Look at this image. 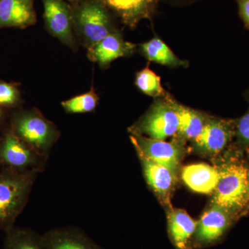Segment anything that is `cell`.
<instances>
[{"label":"cell","instance_id":"1","mask_svg":"<svg viewBox=\"0 0 249 249\" xmlns=\"http://www.w3.org/2000/svg\"><path fill=\"white\" fill-rule=\"evenodd\" d=\"M38 173L0 168V230L15 226L27 205Z\"/></svg>","mask_w":249,"mask_h":249},{"label":"cell","instance_id":"2","mask_svg":"<svg viewBox=\"0 0 249 249\" xmlns=\"http://www.w3.org/2000/svg\"><path fill=\"white\" fill-rule=\"evenodd\" d=\"M71 8L77 38L87 50L119 31L114 16L98 0H83Z\"/></svg>","mask_w":249,"mask_h":249},{"label":"cell","instance_id":"3","mask_svg":"<svg viewBox=\"0 0 249 249\" xmlns=\"http://www.w3.org/2000/svg\"><path fill=\"white\" fill-rule=\"evenodd\" d=\"M11 129L47 160L60 137V132L56 125L46 119L37 109H27L15 114L11 121Z\"/></svg>","mask_w":249,"mask_h":249},{"label":"cell","instance_id":"4","mask_svg":"<svg viewBox=\"0 0 249 249\" xmlns=\"http://www.w3.org/2000/svg\"><path fill=\"white\" fill-rule=\"evenodd\" d=\"M219 170L220 178L213 192V204L235 213L249 201V170L237 163H229Z\"/></svg>","mask_w":249,"mask_h":249},{"label":"cell","instance_id":"5","mask_svg":"<svg viewBox=\"0 0 249 249\" xmlns=\"http://www.w3.org/2000/svg\"><path fill=\"white\" fill-rule=\"evenodd\" d=\"M47 160L11 129L0 138V168L39 174L45 170Z\"/></svg>","mask_w":249,"mask_h":249},{"label":"cell","instance_id":"6","mask_svg":"<svg viewBox=\"0 0 249 249\" xmlns=\"http://www.w3.org/2000/svg\"><path fill=\"white\" fill-rule=\"evenodd\" d=\"M178 114L166 94L162 99L156 100L146 114L129 130L132 134L165 140L178 134Z\"/></svg>","mask_w":249,"mask_h":249},{"label":"cell","instance_id":"7","mask_svg":"<svg viewBox=\"0 0 249 249\" xmlns=\"http://www.w3.org/2000/svg\"><path fill=\"white\" fill-rule=\"evenodd\" d=\"M44 7L45 27L51 35L73 51L78 50L71 5L65 0H41Z\"/></svg>","mask_w":249,"mask_h":249},{"label":"cell","instance_id":"8","mask_svg":"<svg viewBox=\"0 0 249 249\" xmlns=\"http://www.w3.org/2000/svg\"><path fill=\"white\" fill-rule=\"evenodd\" d=\"M130 139L136 150L177 175L181 155L179 142H168L139 134H132Z\"/></svg>","mask_w":249,"mask_h":249},{"label":"cell","instance_id":"9","mask_svg":"<svg viewBox=\"0 0 249 249\" xmlns=\"http://www.w3.org/2000/svg\"><path fill=\"white\" fill-rule=\"evenodd\" d=\"M126 27L134 29L143 19L152 21L159 0H98Z\"/></svg>","mask_w":249,"mask_h":249},{"label":"cell","instance_id":"10","mask_svg":"<svg viewBox=\"0 0 249 249\" xmlns=\"http://www.w3.org/2000/svg\"><path fill=\"white\" fill-rule=\"evenodd\" d=\"M232 214L213 204L196 222L195 243L198 247L213 245L222 238L231 226Z\"/></svg>","mask_w":249,"mask_h":249},{"label":"cell","instance_id":"11","mask_svg":"<svg viewBox=\"0 0 249 249\" xmlns=\"http://www.w3.org/2000/svg\"><path fill=\"white\" fill-rule=\"evenodd\" d=\"M235 133L231 121L209 119L202 132L193 142L199 152L206 155H217L226 148Z\"/></svg>","mask_w":249,"mask_h":249},{"label":"cell","instance_id":"12","mask_svg":"<svg viewBox=\"0 0 249 249\" xmlns=\"http://www.w3.org/2000/svg\"><path fill=\"white\" fill-rule=\"evenodd\" d=\"M45 249H106L74 226L55 228L41 235Z\"/></svg>","mask_w":249,"mask_h":249},{"label":"cell","instance_id":"13","mask_svg":"<svg viewBox=\"0 0 249 249\" xmlns=\"http://www.w3.org/2000/svg\"><path fill=\"white\" fill-rule=\"evenodd\" d=\"M137 46L124 40L119 31L109 34L96 45L88 49V57L106 69L116 59L133 55Z\"/></svg>","mask_w":249,"mask_h":249},{"label":"cell","instance_id":"14","mask_svg":"<svg viewBox=\"0 0 249 249\" xmlns=\"http://www.w3.org/2000/svg\"><path fill=\"white\" fill-rule=\"evenodd\" d=\"M181 178L192 191L210 194L213 193L217 186L220 170L206 163H195L183 168Z\"/></svg>","mask_w":249,"mask_h":249},{"label":"cell","instance_id":"15","mask_svg":"<svg viewBox=\"0 0 249 249\" xmlns=\"http://www.w3.org/2000/svg\"><path fill=\"white\" fill-rule=\"evenodd\" d=\"M34 3L24 0H0V28H26L36 22Z\"/></svg>","mask_w":249,"mask_h":249},{"label":"cell","instance_id":"16","mask_svg":"<svg viewBox=\"0 0 249 249\" xmlns=\"http://www.w3.org/2000/svg\"><path fill=\"white\" fill-rule=\"evenodd\" d=\"M137 152L149 186L160 198L168 200L175 186L176 175L168 168L149 160L139 150Z\"/></svg>","mask_w":249,"mask_h":249},{"label":"cell","instance_id":"17","mask_svg":"<svg viewBox=\"0 0 249 249\" xmlns=\"http://www.w3.org/2000/svg\"><path fill=\"white\" fill-rule=\"evenodd\" d=\"M168 232L177 249H189L196 222L182 210H173L168 216Z\"/></svg>","mask_w":249,"mask_h":249},{"label":"cell","instance_id":"18","mask_svg":"<svg viewBox=\"0 0 249 249\" xmlns=\"http://www.w3.org/2000/svg\"><path fill=\"white\" fill-rule=\"evenodd\" d=\"M167 98L178 114V135L181 139L194 141L202 132L209 118L199 111L182 106L168 95Z\"/></svg>","mask_w":249,"mask_h":249},{"label":"cell","instance_id":"19","mask_svg":"<svg viewBox=\"0 0 249 249\" xmlns=\"http://www.w3.org/2000/svg\"><path fill=\"white\" fill-rule=\"evenodd\" d=\"M142 55L149 61L169 67H187L188 63L178 58L163 40L154 37L139 47Z\"/></svg>","mask_w":249,"mask_h":249},{"label":"cell","instance_id":"20","mask_svg":"<svg viewBox=\"0 0 249 249\" xmlns=\"http://www.w3.org/2000/svg\"><path fill=\"white\" fill-rule=\"evenodd\" d=\"M4 232L3 249H45L41 235L32 229L14 226Z\"/></svg>","mask_w":249,"mask_h":249},{"label":"cell","instance_id":"21","mask_svg":"<svg viewBox=\"0 0 249 249\" xmlns=\"http://www.w3.org/2000/svg\"><path fill=\"white\" fill-rule=\"evenodd\" d=\"M99 98L93 88L88 92L62 101V107L69 114H84L94 111Z\"/></svg>","mask_w":249,"mask_h":249},{"label":"cell","instance_id":"22","mask_svg":"<svg viewBox=\"0 0 249 249\" xmlns=\"http://www.w3.org/2000/svg\"><path fill=\"white\" fill-rule=\"evenodd\" d=\"M135 85L142 92L152 97H164L166 95L160 83V77L148 67L137 72Z\"/></svg>","mask_w":249,"mask_h":249},{"label":"cell","instance_id":"23","mask_svg":"<svg viewBox=\"0 0 249 249\" xmlns=\"http://www.w3.org/2000/svg\"><path fill=\"white\" fill-rule=\"evenodd\" d=\"M19 100V93L14 85L0 81V107H14Z\"/></svg>","mask_w":249,"mask_h":249},{"label":"cell","instance_id":"24","mask_svg":"<svg viewBox=\"0 0 249 249\" xmlns=\"http://www.w3.org/2000/svg\"><path fill=\"white\" fill-rule=\"evenodd\" d=\"M235 133L240 142L249 148V109L237 123Z\"/></svg>","mask_w":249,"mask_h":249},{"label":"cell","instance_id":"25","mask_svg":"<svg viewBox=\"0 0 249 249\" xmlns=\"http://www.w3.org/2000/svg\"><path fill=\"white\" fill-rule=\"evenodd\" d=\"M236 1L241 19L245 27L249 29V0H236Z\"/></svg>","mask_w":249,"mask_h":249},{"label":"cell","instance_id":"26","mask_svg":"<svg viewBox=\"0 0 249 249\" xmlns=\"http://www.w3.org/2000/svg\"><path fill=\"white\" fill-rule=\"evenodd\" d=\"M163 1L174 6H185V5L193 4L199 0H163Z\"/></svg>","mask_w":249,"mask_h":249},{"label":"cell","instance_id":"27","mask_svg":"<svg viewBox=\"0 0 249 249\" xmlns=\"http://www.w3.org/2000/svg\"><path fill=\"white\" fill-rule=\"evenodd\" d=\"M69 1H70L71 5H76L78 4V3H80V1H83V0H69Z\"/></svg>","mask_w":249,"mask_h":249},{"label":"cell","instance_id":"28","mask_svg":"<svg viewBox=\"0 0 249 249\" xmlns=\"http://www.w3.org/2000/svg\"><path fill=\"white\" fill-rule=\"evenodd\" d=\"M1 116H2V111H1V107H0V121H1Z\"/></svg>","mask_w":249,"mask_h":249},{"label":"cell","instance_id":"29","mask_svg":"<svg viewBox=\"0 0 249 249\" xmlns=\"http://www.w3.org/2000/svg\"><path fill=\"white\" fill-rule=\"evenodd\" d=\"M24 1H29V2L34 3V0H24Z\"/></svg>","mask_w":249,"mask_h":249},{"label":"cell","instance_id":"30","mask_svg":"<svg viewBox=\"0 0 249 249\" xmlns=\"http://www.w3.org/2000/svg\"><path fill=\"white\" fill-rule=\"evenodd\" d=\"M248 181H249V175H248Z\"/></svg>","mask_w":249,"mask_h":249}]
</instances>
